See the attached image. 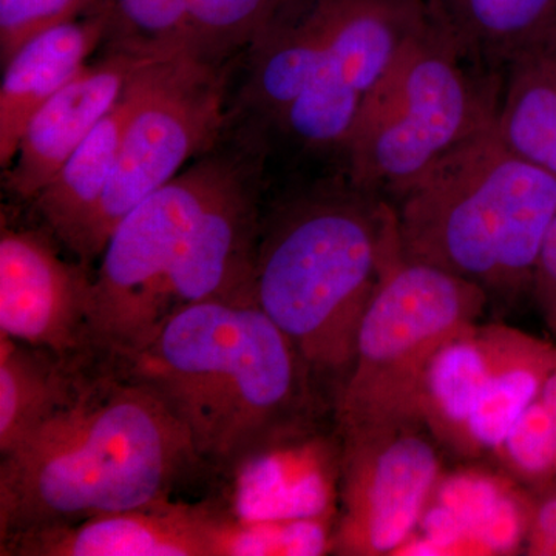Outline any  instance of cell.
Masks as SVG:
<instances>
[{"instance_id": "obj_1", "label": "cell", "mask_w": 556, "mask_h": 556, "mask_svg": "<svg viewBox=\"0 0 556 556\" xmlns=\"http://www.w3.org/2000/svg\"><path fill=\"white\" fill-rule=\"evenodd\" d=\"M204 477L159 394L102 358L68 405L0 455V540L170 501Z\"/></svg>"}, {"instance_id": "obj_2", "label": "cell", "mask_w": 556, "mask_h": 556, "mask_svg": "<svg viewBox=\"0 0 556 556\" xmlns=\"http://www.w3.org/2000/svg\"><path fill=\"white\" fill-rule=\"evenodd\" d=\"M110 361L159 394L206 477L262 442L321 427L332 415L308 362L255 300L195 303L148 346Z\"/></svg>"}, {"instance_id": "obj_3", "label": "cell", "mask_w": 556, "mask_h": 556, "mask_svg": "<svg viewBox=\"0 0 556 556\" xmlns=\"http://www.w3.org/2000/svg\"><path fill=\"white\" fill-rule=\"evenodd\" d=\"M396 243L393 204L343 172L263 207L255 303L305 357L331 404Z\"/></svg>"}, {"instance_id": "obj_4", "label": "cell", "mask_w": 556, "mask_h": 556, "mask_svg": "<svg viewBox=\"0 0 556 556\" xmlns=\"http://www.w3.org/2000/svg\"><path fill=\"white\" fill-rule=\"evenodd\" d=\"M390 203L405 258L477 285L490 303L511 305L532 291L556 217V175L515 152L493 123Z\"/></svg>"}, {"instance_id": "obj_5", "label": "cell", "mask_w": 556, "mask_h": 556, "mask_svg": "<svg viewBox=\"0 0 556 556\" xmlns=\"http://www.w3.org/2000/svg\"><path fill=\"white\" fill-rule=\"evenodd\" d=\"M427 24L426 0H288L269 31L270 67L289 102L274 138L342 166L369 93Z\"/></svg>"}, {"instance_id": "obj_6", "label": "cell", "mask_w": 556, "mask_h": 556, "mask_svg": "<svg viewBox=\"0 0 556 556\" xmlns=\"http://www.w3.org/2000/svg\"><path fill=\"white\" fill-rule=\"evenodd\" d=\"M504 75L475 67L428 24L369 93L340 170L388 201L450 150L496 123Z\"/></svg>"}, {"instance_id": "obj_7", "label": "cell", "mask_w": 556, "mask_h": 556, "mask_svg": "<svg viewBox=\"0 0 556 556\" xmlns=\"http://www.w3.org/2000/svg\"><path fill=\"white\" fill-rule=\"evenodd\" d=\"M490 305L477 285L412 262L397 243L358 327L353 364L332 404L340 434L424 424V382L444 343Z\"/></svg>"}, {"instance_id": "obj_8", "label": "cell", "mask_w": 556, "mask_h": 556, "mask_svg": "<svg viewBox=\"0 0 556 556\" xmlns=\"http://www.w3.org/2000/svg\"><path fill=\"white\" fill-rule=\"evenodd\" d=\"M237 163L229 156L197 161L146 197L113 230L93 273L91 331L101 357L130 356L159 334L167 277Z\"/></svg>"}, {"instance_id": "obj_9", "label": "cell", "mask_w": 556, "mask_h": 556, "mask_svg": "<svg viewBox=\"0 0 556 556\" xmlns=\"http://www.w3.org/2000/svg\"><path fill=\"white\" fill-rule=\"evenodd\" d=\"M124 91L129 115L115 174L91 229L87 266L101 257L121 219L211 148L225 124L226 65L188 51L146 61Z\"/></svg>"}, {"instance_id": "obj_10", "label": "cell", "mask_w": 556, "mask_h": 556, "mask_svg": "<svg viewBox=\"0 0 556 556\" xmlns=\"http://www.w3.org/2000/svg\"><path fill=\"white\" fill-rule=\"evenodd\" d=\"M340 441L331 554H396L415 533L441 481L439 444L424 424L350 431Z\"/></svg>"}, {"instance_id": "obj_11", "label": "cell", "mask_w": 556, "mask_h": 556, "mask_svg": "<svg viewBox=\"0 0 556 556\" xmlns=\"http://www.w3.org/2000/svg\"><path fill=\"white\" fill-rule=\"evenodd\" d=\"M49 229L0 230V336L73 362L102 358L91 331L93 274L62 257Z\"/></svg>"}, {"instance_id": "obj_12", "label": "cell", "mask_w": 556, "mask_h": 556, "mask_svg": "<svg viewBox=\"0 0 556 556\" xmlns=\"http://www.w3.org/2000/svg\"><path fill=\"white\" fill-rule=\"evenodd\" d=\"M262 156L263 152L255 150L237 163L190 230L161 294L160 331L178 311L195 303L254 300L263 212Z\"/></svg>"}, {"instance_id": "obj_13", "label": "cell", "mask_w": 556, "mask_h": 556, "mask_svg": "<svg viewBox=\"0 0 556 556\" xmlns=\"http://www.w3.org/2000/svg\"><path fill=\"white\" fill-rule=\"evenodd\" d=\"M321 427L269 439L207 475L206 500L243 519L338 514L342 441L338 428L325 433Z\"/></svg>"}, {"instance_id": "obj_14", "label": "cell", "mask_w": 556, "mask_h": 556, "mask_svg": "<svg viewBox=\"0 0 556 556\" xmlns=\"http://www.w3.org/2000/svg\"><path fill=\"white\" fill-rule=\"evenodd\" d=\"M152 58L108 49L87 62L54 97L35 113L22 135L16 159L3 172L11 195L31 201L62 164L115 108L139 65Z\"/></svg>"}, {"instance_id": "obj_15", "label": "cell", "mask_w": 556, "mask_h": 556, "mask_svg": "<svg viewBox=\"0 0 556 556\" xmlns=\"http://www.w3.org/2000/svg\"><path fill=\"white\" fill-rule=\"evenodd\" d=\"M2 556H211L199 503L163 501L17 533L0 540Z\"/></svg>"}, {"instance_id": "obj_16", "label": "cell", "mask_w": 556, "mask_h": 556, "mask_svg": "<svg viewBox=\"0 0 556 556\" xmlns=\"http://www.w3.org/2000/svg\"><path fill=\"white\" fill-rule=\"evenodd\" d=\"M108 31L102 2L79 20L43 33L3 65L0 86V164L9 169L35 113L102 46Z\"/></svg>"}, {"instance_id": "obj_17", "label": "cell", "mask_w": 556, "mask_h": 556, "mask_svg": "<svg viewBox=\"0 0 556 556\" xmlns=\"http://www.w3.org/2000/svg\"><path fill=\"white\" fill-rule=\"evenodd\" d=\"M127 115L129 98L123 91L115 108L31 200L46 228L86 266L91 229L115 174Z\"/></svg>"}, {"instance_id": "obj_18", "label": "cell", "mask_w": 556, "mask_h": 556, "mask_svg": "<svg viewBox=\"0 0 556 556\" xmlns=\"http://www.w3.org/2000/svg\"><path fill=\"white\" fill-rule=\"evenodd\" d=\"M428 21L457 53L504 75L519 51L556 24V0H426Z\"/></svg>"}, {"instance_id": "obj_19", "label": "cell", "mask_w": 556, "mask_h": 556, "mask_svg": "<svg viewBox=\"0 0 556 556\" xmlns=\"http://www.w3.org/2000/svg\"><path fill=\"white\" fill-rule=\"evenodd\" d=\"M100 361L73 362L0 336V455L68 405Z\"/></svg>"}, {"instance_id": "obj_20", "label": "cell", "mask_w": 556, "mask_h": 556, "mask_svg": "<svg viewBox=\"0 0 556 556\" xmlns=\"http://www.w3.org/2000/svg\"><path fill=\"white\" fill-rule=\"evenodd\" d=\"M489 382L470 424L468 457L495 453L508 430L540 394L556 367V343L506 325H486Z\"/></svg>"}, {"instance_id": "obj_21", "label": "cell", "mask_w": 556, "mask_h": 556, "mask_svg": "<svg viewBox=\"0 0 556 556\" xmlns=\"http://www.w3.org/2000/svg\"><path fill=\"white\" fill-rule=\"evenodd\" d=\"M490 364L489 331L479 324L450 339L431 361L420 417L439 447L468 457L470 424L489 382Z\"/></svg>"}, {"instance_id": "obj_22", "label": "cell", "mask_w": 556, "mask_h": 556, "mask_svg": "<svg viewBox=\"0 0 556 556\" xmlns=\"http://www.w3.org/2000/svg\"><path fill=\"white\" fill-rule=\"evenodd\" d=\"M496 127L515 152L556 175V24L508 62Z\"/></svg>"}, {"instance_id": "obj_23", "label": "cell", "mask_w": 556, "mask_h": 556, "mask_svg": "<svg viewBox=\"0 0 556 556\" xmlns=\"http://www.w3.org/2000/svg\"><path fill=\"white\" fill-rule=\"evenodd\" d=\"M211 556H309L331 554L334 515L302 519H243L200 501Z\"/></svg>"}, {"instance_id": "obj_24", "label": "cell", "mask_w": 556, "mask_h": 556, "mask_svg": "<svg viewBox=\"0 0 556 556\" xmlns=\"http://www.w3.org/2000/svg\"><path fill=\"white\" fill-rule=\"evenodd\" d=\"M287 0H186L188 53L215 65L248 50Z\"/></svg>"}, {"instance_id": "obj_25", "label": "cell", "mask_w": 556, "mask_h": 556, "mask_svg": "<svg viewBox=\"0 0 556 556\" xmlns=\"http://www.w3.org/2000/svg\"><path fill=\"white\" fill-rule=\"evenodd\" d=\"M108 49L146 58L188 51L186 0H102Z\"/></svg>"}, {"instance_id": "obj_26", "label": "cell", "mask_w": 556, "mask_h": 556, "mask_svg": "<svg viewBox=\"0 0 556 556\" xmlns=\"http://www.w3.org/2000/svg\"><path fill=\"white\" fill-rule=\"evenodd\" d=\"M493 455L515 477L533 484H547L556 478V417L535 399Z\"/></svg>"}, {"instance_id": "obj_27", "label": "cell", "mask_w": 556, "mask_h": 556, "mask_svg": "<svg viewBox=\"0 0 556 556\" xmlns=\"http://www.w3.org/2000/svg\"><path fill=\"white\" fill-rule=\"evenodd\" d=\"M102 0H0V62L43 33L86 16Z\"/></svg>"}, {"instance_id": "obj_28", "label": "cell", "mask_w": 556, "mask_h": 556, "mask_svg": "<svg viewBox=\"0 0 556 556\" xmlns=\"http://www.w3.org/2000/svg\"><path fill=\"white\" fill-rule=\"evenodd\" d=\"M530 294L547 331L556 340V217L541 247Z\"/></svg>"}, {"instance_id": "obj_29", "label": "cell", "mask_w": 556, "mask_h": 556, "mask_svg": "<svg viewBox=\"0 0 556 556\" xmlns=\"http://www.w3.org/2000/svg\"><path fill=\"white\" fill-rule=\"evenodd\" d=\"M526 548L529 555H556V489L532 504Z\"/></svg>"}]
</instances>
